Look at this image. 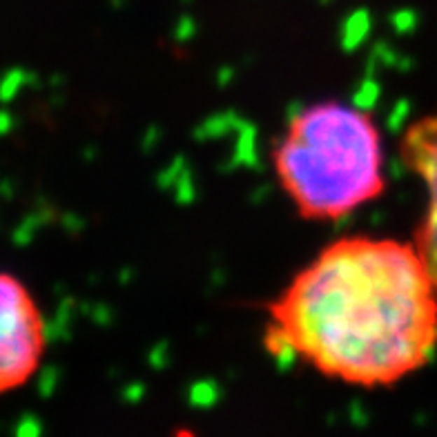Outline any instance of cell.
<instances>
[{
  "instance_id": "3957f363",
  "label": "cell",
  "mask_w": 437,
  "mask_h": 437,
  "mask_svg": "<svg viewBox=\"0 0 437 437\" xmlns=\"http://www.w3.org/2000/svg\"><path fill=\"white\" fill-rule=\"evenodd\" d=\"M47 350L43 312L18 277L0 270V395L18 391L41 368Z\"/></svg>"
},
{
  "instance_id": "277c9868",
  "label": "cell",
  "mask_w": 437,
  "mask_h": 437,
  "mask_svg": "<svg viewBox=\"0 0 437 437\" xmlns=\"http://www.w3.org/2000/svg\"><path fill=\"white\" fill-rule=\"evenodd\" d=\"M399 152L404 165L426 188V210L412 244L422 252L437 286V112L422 116L406 127Z\"/></svg>"
},
{
  "instance_id": "7a4b0ae2",
  "label": "cell",
  "mask_w": 437,
  "mask_h": 437,
  "mask_svg": "<svg viewBox=\"0 0 437 437\" xmlns=\"http://www.w3.org/2000/svg\"><path fill=\"white\" fill-rule=\"evenodd\" d=\"M272 167L279 188L306 221H339L386 190L377 123L339 101L299 109L275 141Z\"/></svg>"
},
{
  "instance_id": "6da1fadb",
  "label": "cell",
  "mask_w": 437,
  "mask_h": 437,
  "mask_svg": "<svg viewBox=\"0 0 437 437\" xmlns=\"http://www.w3.org/2000/svg\"><path fill=\"white\" fill-rule=\"evenodd\" d=\"M263 346L348 386H395L437 350L435 279L412 241L342 237L270 301Z\"/></svg>"
}]
</instances>
